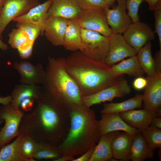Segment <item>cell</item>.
<instances>
[{
  "label": "cell",
  "mask_w": 161,
  "mask_h": 161,
  "mask_svg": "<svg viewBox=\"0 0 161 161\" xmlns=\"http://www.w3.org/2000/svg\"><path fill=\"white\" fill-rule=\"evenodd\" d=\"M39 144L35 143L29 137H23L21 139L20 148L23 156L30 161H35L32 156L36 151Z\"/></svg>",
  "instance_id": "cell-32"
},
{
  "label": "cell",
  "mask_w": 161,
  "mask_h": 161,
  "mask_svg": "<svg viewBox=\"0 0 161 161\" xmlns=\"http://www.w3.org/2000/svg\"><path fill=\"white\" fill-rule=\"evenodd\" d=\"M68 20L59 17L48 16L44 32L47 39L55 46H63Z\"/></svg>",
  "instance_id": "cell-15"
},
{
  "label": "cell",
  "mask_w": 161,
  "mask_h": 161,
  "mask_svg": "<svg viewBox=\"0 0 161 161\" xmlns=\"http://www.w3.org/2000/svg\"><path fill=\"white\" fill-rule=\"evenodd\" d=\"M155 21L154 32L158 35L160 49H161V3L153 10Z\"/></svg>",
  "instance_id": "cell-36"
},
{
  "label": "cell",
  "mask_w": 161,
  "mask_h": 161,
  "mask_svg": "<svg viewBox=\"0 0 161 161\" xmlns=\"http://www.w3.org/2000/svg\"><path fill=\"white\" fill-rule=\"evenodd\" d=\"M96 145L92 147L88 151L80 155L79 157L76 159L75 158L73 161H89Z\"/></svg>",
  "instance_id": "cell-39"
},
{
  "label": "cell",
  "mask_w": 161,
  "mask_h": 161,
  "mask_svg": "<svg viewBox=\"0 0 161 161\" xmlns=\"http://www.w3.org/2000/svg\"><path fill=\"white\" fill-rule=\"evenodd\" d=\"M65 59L63 57H48L40 97L42 100L69 112L72 106L84 104L78 85L66 69Z\"/></svg>",
  "instance_id": "cell-1"
},
{
  "label": "cell",
  "mask_w": 161,
  "mask_h": 161,
  "mask_svg": "<svg viewBox=\"0 0 161 161\" xmlns=\"http://www.w3.org/2000/svg\"><path fill=\"white\" fill-rule=\"evenodd\" d=\"M39 0H5L0 12V38L9 23L39 4Z\"/></svg>",
  "instance_id": "cell-9"
},
{
  "label": "cell",
  "mask_w": 161,
  "mask_h": 161,
  "mask_svg": "<svg viewBox=\"0 0 161 161\" xmlns=\"http://www.w3.org/2000/svg\"><path fill=\"white\" fill-rule=\"evenodd\" d=\"M81 10L108 7L104 0H77Z\"/></svg>",
  "instance_id": "cell-35"
},
{
  "label": "cell",
  "mask_w": 161,
  "mask_h": 161,
  "mask_svg": "<svg viewBox=\"0 0 161 161\" xmlns=\"http://www.w3.org/2000/svg\"><path fill=\"white\" fill-rule=\"evenodd\" d=\"M3 105L0 109V119L4 120L5 123L0 131V149L20 134L18 128L23 116L19 110L14 108L10 104Z\"/></svg>",
  "instance_id": "cell-8"
},
{
  "label": "cell",
  "mask_w": 161,
  "mask_h": 161,
  "mask_svg": "<svg viewBox=\"0 0 161 161\" xmlns=\"http://www.w3.org/2000/svg\"><path fill=\"white\" fill-rule=\"evenodd\" d=\"M120 131L109 132L102 134L96 145L89 161H107L114 160L112 156L111 144Z\"/></svg>",
  "instance_id": "cell-21"
},
{
  "label": "cell",
  "mask_w": 161,
  "mask_h": 161,
  "mask_svg": "<svg viewBox=\"0 0 161 161\" xmlns=\"http://www.w3.org/2000/svg\"><path fill=\"white\" fill-rule=\"evenodd\" d=\"M9 37L8 43L11 47L14 49H18L31 42L29 41L25 32L18 28L13 29L9 34Z\"/></svg>",
  "instance_id": "cell-31"
},
{
  "label": "cell",
  "mask_w": 161,
  "mask_h": 161,
  "mask_svg": "<svg viewBox=\"0 0 161 161\" xmlns=\"http://www.w3.org/2000/svg\"><path fill=\"white\" fill-rule=\"evenodd\" d=\"M98 124L101 135L115 131H123L134 136L141 132L128 125L118 113L101 114V119L98 121Z\"/></svg>",
  "instance_id": "cell-16"
},
{
  "label": "cell",
  "mask_w": 161,
  "mask_h": 161,
  "mask_svg": "<svg viewBox=\"0 0 161 161\" xmlns=\"http://www.w3.org/2000/svg\"><path fill=\"white\" fill-rule=\"evenodd\" d=\"M22 137L20 134L13 142L0 149V161H30L23 156L21 152L20 145Z\"/></svg>",
  "instance_id": "cell-27"
},
{
  "label": "cell",
  "mask_w": 161,
  "mask_h": 161,
  "mask_svg": "<svg viewBox=\"0 0 161 161\" xmlns=\"http://www.w3.org/2000/svg\"><path fill=\"white\" fill-rule=\"evenodd\" d=\"M111 67L115 73L120 76L126 74L137 77H143L145 73L140 65L137 55L123 60L118 64L112 65Z\"/></svg>",
  "instance_id": "cell-23"
},
{
  "label": "cell",
  "mask_w": 161,
  "mask_h": 161,
  "mask_svg": "<svg viewBox=\"0 0 161 161\" xmlns=\"http://www.w3.org/2000/svg\"><path fill=\"white\" fill-rule=\"evenodd\" d=\"M150 125H152L161 129V117H154L151 120Z\"/></svg>",
  "instance_id": "cell-43"
},
{
  "label": "cell",
  "mask_w": 161,
  "mask_h": 161,
  "mask_svg": "<svg viewBox=\"0 0 161 161\" xmlns=\"http://www.w3.org/2000/svg\"><path fill=\"white\" fill-rule=\"evenodd\" d=\"M13 67L21 76L19 81L21 83L41 85L45 80V70L41 64H33L25 61H16Z\"/></svg>",
  "instance_id": "cell-13"
},
{
  "label": "cell",
  "mask_w": 161,
  "mask_h": 161,
  "mask_svg": "<svg viewBox=\"0 0 161 161\" xmlns=\"http://www.w3.org/2000/svg\"><path fill=\"white\" fill-rule=\"evenodd\" d=\"M41 89L36 85L21 83L15 86L12 92L10 104L14 108L19 109L21 103L30 98L35 100L40 97Z\"/></svg>",
  "instance_id": "cell-22"
},
{
  "label": "cell",
  "mask_w": 161,
  "mask_h": 161,
  "mask_svg": "<svg viewBox=\"0 0 161 161\" xmlns=\"http://www.w3.org/2000/svg\"><path fill=\"white\" fill-rule=\"evenodd\" d=\"M40 103L39 113L43 130L47 134L51 135L53 140H58L60 144L69 129V112L43 100Z\"/></svg>",
  "instance_id": "cell-4"
},
{
  "label": "cell",
  "mask_w": 161,
  "mask_h": 161,
  "mask_svg": "<svg viewBox=\"0 0 161 161\" xmlns=\"http://www.w3.org/2000/svg\"><path fill=\"white\" fill-rule=\"evenodd\" d=\"M0 49L3 51H6L7 49L6 44L2 42L0 38Z\"/></svg>",
  "instance_id": "cell-46"
},
{
  "label": "cell",
  "mask_w": 161,
  "mask_h": 161,
  "mask_svg": "<svg viewBox=\"0 0 161 161\" xmlns=\"http://www.w3.org/2000/svg\"><path fill=\"white\" fill-rule=\"evenodd\" d=\"M123 34L125 39L138 52L155 38V33L149 25L140 21L132 22Z\"/></svg>",
  "instance_id": "cell-10"
},
{
  "label": "cell",
  "mask_w": 161,
  "mask_h": 161,
  "mask_svg": "<svg viewBox=\"0 0 161 161\" xmlns=\"http://www.w3.org/2000/svg\"><path fill=\"white\" fill-rule=\"evenodd\" d=\"M66 69L78 85L82 96L95 93L114 84L121 77L104 62L93 59L79 50L65 59Z\"/></svg>",
  "instance_id": "cell-2"
},
{
  "label": "cell",
  "mask_w": 161,
  "mask_h": 161,
  "mask_svg": "<svg viewBox=\"0 0 161 161\" xmlns=\"http://www.w3.org/2000/svg\"><path fill=\"white\" fill-rule=\"evenodd\" d=\"M12 99L11 96L10 95L4 97H0V104L4 105H7L10 104Z\"/></svg>",
  "instance_id": "cell-44"
},
{
  "label": "cell",
  "mask_w": 161,
  "mask_h": 161,
  "mask_svg": "<svg viewBox=\"0 0 161 161\" xmlns=\"http://www.w3.org/2000/svg\"><path fill=\"white\" fill-rule=\"evenodd\" d=\"M75 157H71L68 156L63 155L61 157L55 160L54 161H73Z\"/></svg>",
  "instance_id": "cell-45"
},
{
  "label": "cell",
  "mask_w": 161,
  "mask_h": 161,
  "mask_svg": "<svg viewBox=\"0 0 161 161\" xmlns=\"http://www.w3.org/2000/svg\"><path fill=\"white\" fill-rule=\"evenodd\" d=\"M134 136L125 132L119 133L111 144L112 157L120 161L131 160V144Z\"/></svg>",
  "instance_id": "cell-20"
},
{
  "label": "cell",
  "mask_w": 161,
  "mask_h": 161,
  "mask_svg": "<svg viewBox=\"0 0 161 161\" xmlns=\"http://www.w3.org/2000/svg\"><path fill=\"white\" fill-rule=\"evenodd\" d=\"M117 4L112 9H105L108 25L115 33H123L132 21L126 12L125 0H117Z\"/></svg>",
  "instance_id": "cell-12"
},
{
  "label": "cell",
  "mask_w": 161,
  "mask_h": 161,
  "mask_svg": "<svg viewBox=\"0 0 161 161\" xmlns=\"http://www.w3.org/2000/svg\"><path fill=\"white\" fill-rule=\"evenodd\" d=\"M63 155L58 147L55 148L47 144H39L32 158L38 159H52L54 161Z\"/></svg>",
  "instance_id": "cell-30"
},
{
  "label": "cell",
  "mask_w": 161,
  "mask_h": 161,
  "mask_svg": "<svg viewBox=\"0 0 161 161\" xmlns=\"http://www.w3.org/2000/svg\"><path fill=\"white\" fill-rule=\"evenodd\" d=\"M154 156L153 149L150 148L141 132L135 135L131 149V160L132 161H143Z\"/></svg>",
  "instance_id": "cell-26"
},
{
  "label": "cell",
  "mask_w": 161,
  "mask_h": 161,
  "mask_svg": "<svg viewBox=\"0 0 161 161\" xmlns=\"http://www.w3.org/2000/svg\"><path fill=\"white\" fill-rule=\"evenodd\" d=\"M109 48L104 63L111 66L125 58L137 55V51L130 46L121 34L113 33L109 37Z\"/></svg>",
  "instance_id": "cell-11"
},
{
  "label": "cell",
  "mask_w": 161,
  "mask_h": 161,
  "mask_svg": "<svg viewBox=\"0 0 161 161\" xmlns=\"http://www.w3.org/2000/svg\"><path fill=\"white\" fill-rule=\"evenodd\" d=\"M156 116L159 117H161V107L158 108L155 112Z\"/></svg>",
  "instance_id": "cell-48"
},
{
  "label": "cell",
  "mask_w": 161,
  "mask_h": 161,
  "mask_svg": "<svg viewBox=\"0 0 161 161\" xmlns=\"http://www.w3.org/2000/svg\"><path fill=\"white\" fill-rule=\"evenodd\" d=\"M126 9L128 14L131 18L132 22L140 21L138 14L139 7L144 0H125Z\"/></svg>",
  "instance_id": "cell-34"
},
{
  "label": "cell",
  "mask_w": 161,
  "mask_h": 161,
  "mask_svg": "<svg viewBox=\"0 0 161 161\" xmlns=\"http://www.w3.org/2000/svg\"><path fill=\"white\" fill-rule=\"evenodd\" d=\"M33 43L31 44L17 49L20 57L23 59H27L30 58L32 53Z\"/></svg>",
  "instance_id": "cell-37"
},
{
  "label": "cell",
  "mask_w": 161,
  "mask_h": 161,
  "mask_svg": "<svg viewBox=\"0 0 161 161\" xmlns=\"http://www.w3.org/2000/svg\"><path fill=\"white\" fill-rule=\"evenodd\" d=\"M148 83V80L146 78L143 77H136L133 81V86L134 88L137 90H140L144 88L146 86Z\"/></svg>",
  "instance_id": "cell-38"
},
{
  "label": "cell",
  "mask_w": 161,
  "mask_h": 161,
  "mask_svg": "<svg viewBox=\"0 0 161 161\" xmlns=\"http://www.w3.org/2000/svg\"><path fill=\"white\" fill-rule=\"evenodd\" d=\"M35 100L29 98L22 101L20 104L19 108L27 111L30 110L32 107Z\"/></svg>",
  "instance_id": "cell-40"
},
{
  "label": "cell",
  "mask_w": 161,
  "mask_h": 161,
  "mask_svg": "<svg viewBox=\"0 0 161 161\" xmlns=\"http://www.w3.org/2000/svg\"><path fill=\"white\" fill-rule=\"evenodd\" d=\"M142 107L143 95L137 94L134 97L121 102H111L104 104L100 113H120L135 109L140 108Z\"/></svg>",
  "instance_id": "cell-25"
},
{
  "label": "cell",
  "mask_w": 161,
  "mask_h": 161,
  "mask_svg": "<svg viewBox=\"0 0 161 161\" xmlns=\"http://www.w3.org/2000/svg\"><path fill=\"white\" fill-rule=\"evenodd\" d=\"M3 122V120H0V125Z\"/></svg>",
  "instance_id": "cell-50"
},
{
  "label": "cell",
  "mask_w": 161,
  "mask_h": 161,
  "mask_svg": "<svg viewBox=\"0 0 161 161\" xmlns=\"http://www.w3.org/2000/svg\"><path fill=\"white\" fill-rule=\"evenodd\" d=\"M5 0H0V10L2 7Z\"/></svg>",
  "instance_id": "cell-49"
},
{
  "label": "cell",
  "mask_w": 161,
  "mask_h": 161,
  "mask_svg": "<svg viewBox=\"0 0 161 161\" xmlns=\"http://www.w3.org/2000/svg\"><path fill=\"white\" fill-rule=\"evenodd\" d=\"M119 114L128 125L141 132L149 126L152 119L157 117L155 112L145 108L132 109L120 113Z\"/></svg>",
  "instance_id": "cell-17"
},
{
  "label": "cell",
  "mask_w": 161,
  "mask_h": 161,
  "mask_svg": "<svg viewBox=\"0 0 161 161\" xmlns=\"http://www.w3.org/2000/svg\"><path fill=\"white\" fill-rule=\"evenodd\" d=\"M131 91L127 80L122 77L110 86L95 93L82 96L83 104L88 108L106 101L111 102L115 98L123 97Z\"/></svg>",
  "instance_id": "cell-7"
},
{
  "label": "cell",
  "mask_w": 161,
  "mask_h": 161,
  "mask_svg": "<svg viewBox=\"0 0 161 161\" xmlns=\"http://www.w3.org/2000/svg\"><path fill=\"white\" fill-rule=\"evenodd\" d=\"M151 47V41H148L138 52L137 54L140 65L148 78L154 76L156 73Z\"/></svg>",
  "instance_id": "cell-28"
},
{
  "label": "cell",
  "mask_w": 161,
  "mask_h": 161,
  "mask_svg": "<svg viewBox=\"0 0 161 161\" xmlns=\"http://www.w3.org/2000/svg\"><path fill=\"white\" fill-rule=\"evenodd\" d=\"M75 19L81 28L109 37L114 33L107 23L105 8L81 10Z\"/></svg>",
  "instance_id": "cell-6"
},
{
  "label": "cell",
  "mask_w": 161,
  "mask_h": 161,
  "mask_svg": "<svg viewBox=\"0 0 161 161\" xmlns=\"http://www.w3.org/2000/svg\"></svg>",
  "instance_id": "cell-51"
},
{
  "label": "cell",
  "mask_w": 161,
  "mask_h": 161,
  "mask_svg": "<svg viewBox=\"0 0 161 161\" xmlns=\"http://www.w3.org/2000/svg\"><path fill=\"white\" fill-rule=\"evenodd\" d=\"M154 59L156 72H161V49L156 52Z\"/></svg>",
  "instance_id": "cell-41"
},
{
  "label": "cell",
  "mask_w": 161,
  "mask_h": 161,
  "mask_svg": "<svg viewBox=\"0 0 161 161\" xmlns=\"http://www.w3.org/2000/svg\"><path fill=\"white\" fill-rule=\"evenodd\" d=\"M147 78V84L143 95V106L155 112L161 106V72H156L154 76Z\"/></svg>",
  "instance_id": "cell-14"
},
{
  "label": "cell",
  "mask_w": 161,
  "mask_h": 161,
  "mask_svg": "<svg viewBox=\"0 0 161 161\" xmlns=\"http://www.w3.org/2000/svg\"><path fill=\"white\" fill-rule=\"evenodd\" d=\"M81 28L75 19L68 20L63 46L72 52L79 50L81 44Z\"/></svg>",
  "instance_id": "cell-24"
},
{
  "label": "cell",
  "mask_w": 161,
  "mask_h": 161,
  "mask_svg": "<svg viewBox=\"0 0 161 161\" xmlns=\"http://www.w3.org/2000/svg\"><path fill=\"white\" fill-rule=\"evenodd\" d=\"M81 44L79 50L93 59L104 62L109 48V37L96 31L81 29Z\"/></svg>",
  "instance_id": "cell-5"
},
{
  "label": "cell",
  "mask_w": 161,
  "mask_h": 161,
  "mask_svg": "<svg viewBox=\"0 0 161 161\" xmlns=\"http://www.w3.org/2000/svg\"><path fill=\"white\" fill-rule=\"evenodd\" d=\"M69 113V129L58 147L63 155L74 157L96 145L101 135L94 110L84 105H76Z\"/></svg>",
  "instance_id": "cell-3"
},
{
  "label": "cell",
  "mask_w": 161,
  "mask_h": 161,
  "mask_svg": "<svg viewBox=\"0 0 161 161\" xmlns=\"http://www.w3.org/2000/svg\"><path fill=\"white\" fill-rule=\"evenodd\" d=\"M141 133L150 148L161 149V129L150 125Z\"/></svg>",
  "instance_id": "cell-29"
},
{
  "label": "cell",
  "mask_w": 161,
  "mask_h": 161,
  "mask_svg": "<svg viewBox=\"0 0 161 161\" xmlns=\"http://www.w3.org/2000/svg\"><path fill=\"white\" fill-rule=\"evenodd\" d=\"M16 28L22 30L26 34L29 41L34 43L37 38L42 35L40 27L36 25L26 23L17 22Z\"/></svg>",
  "instance_id": "cell-33"
},
{
  "label": "cell",
  "mask_w": 161,
  "mask_h": 161,
  "mask_svg": "<svg viewBox=\"0 0 161 161\" xmlns=\"http://www.w3.org/2000/svg\"><path fill=\"white\" fill-rule=\"evenodd\" d=\"M106 4L109 7L111 6L114 4L117 0H104Z\"/></svg>",
  "instance_id": "cell-47"
},
{
  "label": "cell",
  "mask_w": 161,
  "mask_h": 161,
  "mask_svg": "<svg viewBox=\"0 0 161 161\" xmlns=\"http://www.w3.org/2000/svg\"><path fill=\"white\" fill-rule=\"evenodd\" d=\"M81 10L77 0H52L47 15L68 20L75 19Z\"/></svg>",
  "instance_id": "cell-19"
},
{
  "label": "cell",
  "mask_w": 161,
  "mask_h": 161,
  "mask_svg": "<svg viewBox=\"0 0 161 161\" xmlns=\"http://www.w3.org/2000/svg\"><path fill=\"white\" fill-rule=\"evenodd\" d=\"M148 4V9L150 11H153L159 4L161 3V0H144Z\"/></svg>",
  "instance_id": "cell-42"
},
{
  "label": "cell",
  "mask_w": 161,
  "mask_h": 161,
  "mask_svg": "<svg viewBox=\"0 0 161 161\" xmlns=\"http://www.w3.org/2000/svg\"><path fill=\"white\" fill-rule=\"evenodd\" d=\"M52 2V0H47L43 3L39 4L25 14L15 18L13 21L38 26L40 28L42 35L44 33L45 22L48 17L47 13Z\"/></svg>",
  "instance_id": "cell-18"
}]
</instances>
